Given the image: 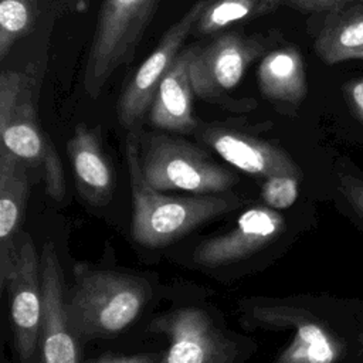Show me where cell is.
I'll use <instances>...</instances> for the list:
<instances>
[{"instance_id": "7402d4cb", "label": "cell", "mask_w": 363, "mask_h": 363, "mask_svg": "<svg viewBox=\"0 0 363 363\" xmlns=\"http://www.w3.org/2000/svg\"><path fill=\"white\" fill-rule=\"evenodd\" d=\"M339 191L346 204L350 207L356 220L363 227V179L342 174L339 177Z\"/></svg>"}, {"instance_id": "83f0119b", "label": "cell", "mask_w": 363, "mask_h": 363, "mask_svg": "<svg viewBox=\"0 0 363 363\" xmlns=\"http://www.w3.org/2000/svg\"><path fill=\"white\" fill-rule=\"evenodd\" d=\"M210 1H213V0H210Z\"/></svg>"}, {"instance_id": "4fadbf2b", "label": "cell", "mask_w": 363, "mask_h": 363, "mask_svg": "<svg viewBox=\"0 0 363 363\" xmlns=\"http://www.w3.org/2000/svg\"><path fill=\"white\" fill-rule=\"evenodd\" d=\"M201 138L225 162L248 174L264 179L271 176L301 177V170L291 156L267 140L220 126L206 128Z\"/></svg>"}, {"instance_id": "ffe728a7", "label": "cell", "mask_w": 363, "mask_h": 363, "mask_svg": "<svg viewBox=\"0 0 363 363\" xmlns=\"http://www.w3.org/2000/svg\"><path fill=\"white\" fill-rule=\"evenodd\" d=\"M265 0H213L207 1L196 28L201 34H213L227 26L267 10Z\"/></svg>"}, {"instance_id": "d6986e66", "label": "cell", "mask_w": 363, "mask_h": 363, "mask_svg": "<svg viewBox=\"0 0 363 363\" xmlns=\"http://www.w3.org/2000/svg\"><path fill=\"white\" fill-rule=\"evenodd\" d=\"M37 17V0H0V60L9 55L18 38L34 28Z\"/></svg>"}, {"instance_id": "603a6c76", "label": "cell", "mask_w": 363, "mask_h": 363, "mask_svg": "<svg viewBox=\"0 0 363 363\" xmlns=\"http://www.w3.org/2000/svg\"><path fill=\"white\" fill-rule=\"evenodd\" d=\"M294 6L311 11H337L352 0H289Z\"/></svg>"}, {"instance_id": "52a82bcc", "label": "cell", "mask_w": 363, "mask_h": 363, "mask_svg": "<svg viewBox=\"0 0 363 363\" xmlns=\"http://www.w3.org/2000/svg\"><path fill=\"white\" fill-rule=\"evenodd\" d=\"M16 247V264L4 289L9 291L10 322L20 362L34 363L43 318L40 255L27 233L17 238Z\"/></svg>"}, {"instance_id": "cb8c5ba5", "label": "cell", "mask_w": 363, "mask_h": 363, "mask_svg": "<svg viewBox=\"0 0 363 363\" xmlns=\"http://www.w3.org/2000/svg\"><path fill=\"white\" fill-rule=\"evenodd\" d=\"M345 94L356 116L363 122V79H354L346 84Z\"/></svg>"}, {"instance_id": "e0dca14e", "label": "cell", "mask_w": 363, "mask_h": 363, "mask_svg": "<svg viewBox=\"0 0 363 363\" xmlns=\"http://www.w3.org/2000/svg\"><path fill=\"white\" fill-rule=\"evenodd\" d=\"M257 79L259 91L272 101L298 104L306 95L303 61L295 47L268 52L258 65Z\"/></svg>"}, {"instance_id": "9a60e30c", "label": "cell", "mask_w": 363, "mask_h": 363, "mask_svg": "<svg viewBox=\"0 0 363 363\" xmlns=\"http://www.w3.org/2000/svg\"><path fill=\"white\" fill-rule=\"evenodd\" d=\"M77 189L92 206H105L115 191V170L101 145L99 135L85 123H78L67 142Z\"/></svg>"}, {"instance_id": "d4e9b609", "label": "cell", "mask_w": 363, "mask_h": 363, "mask_svg": "<svg viewBox=\"0 0 363 363\" xmlns=\"http://www.w3.org/2000/svg\"><path fill=\"white\" fill-rule=\"evenodd\" d=\"M162 357L160 353H139L130 356H109L92 363H157Z\"/></svg>"}, {"instance_id": "ba28073f", "label": "cell", "mask_w": 363, "mask_h": 363, "mask_svg": "<svg viewBox=\"0 0 363 363\" xmlns=\"http://www.w3.org/2000/svg\"><path fill=\"white\" fill-rule=\"evenodd\" d=\"M206 4V0L196 1L173 26H170L152 54L126 84L118 102V121L121 126L130 128L147 109H150L162 79L180 55V48L189 33L196 27Z\"/></svg>"}, {"instance_id": "8fae6325", "label": "cell", "mask_w": 363, "mask_h": 363, "mask_svg": "<svg viewBox=\"0 0 363 363\" xmlns=\"http://www.w3.org/2000/svg\"><path fill=\"white\" fill-rule=\"evenodd\" d=\"M43 318L38 342V363H79L77 336L74 335L64 292L62 268L51 241L40 254Z\"/></svg>"}, {"instance_id": "484cf974", "label": "cell", "mask_w": 363, "mask_h": 363, "mask_svg": "<svg viewBox=\"0 0 363 363\" xmlns=\"http://www.w3.org/2000/svg\"><path fill=\"white\" fill-rule=\"evenodd\" d=\"M89 1H91V0H68L69 7H71L74 11H77V13L85 11L86 7H88V4H89Z\"/></svg>"}, {"instance_id": "5b68a950", "label": "cell", "mask_w": 363, "mask_h": 363, "mask_svg": "<svg viewBox=\"0 0 363 363\" xmlns=\"http://www.w3.org/2000/svg\"><path fill=\"white\" fill-rule=\"evenodd\" d=\"M159 0H105L86 55L82 85L98 98L112 74L132 61Z\"/></svg>"}, {"instance_id": "7a4b0ae2", "label": "cell", "mask_w": 363, "mask_h": 363, "mask_svg": "<svg viewBox=\"0 0 363 363\" xmlns=\"http://www.w3.org/2000/svg\"><path fill=\"white\" fill-rule=\"evenodd\" d=\"M150 295L142 277L77 264L67 301L71 329L77 339L113 336L139 316Z\"/></svg>"}, {"instance_id": "277c9868", "label": "cell", "mask_w": 363, "mask_h": 363, "mask_svg": "<svg viewBox=\"0 0 363 363\" xmlns=\"http://www.w3.org/2000/svg\"><path fill=\"white\" fill-rule=\"evenodd\" d=\"M254 316L271 328L295 329L277 363H345L350 353L363 359V319L337 326L296 305L257 308Z\"/></svg>"}, {"instance_id": "44dd1931", "label": "cell", "mask_w": 363, "mask_h": 363, "mask_svg": "<svg viewBox=\"0 0 363 363\" xmlns=\"http://www.w3.org/2000/svg\"><path fill=\"white\" fill-rule=\"evenodd\" d=\"M298 180L294 176H271L264 179L261 197L269 208L284 210L291 207L298 199Z\"/></svg>"}, {"instance_id": "4316f807", "label": "cell", "mask_w": 363, "mask_h": 363, "mask_svg": "<svg viewBox=\"0 0 363 363\" xmlns=\"http://www.w3.org/2000/svg\"><path fill=\"white\" fill-rule=\"evenodd\" d=\"M265 1H268V0H265Z\"/></svg>"}, {"instance_id": "ac0fdd59", "label": "cell", "mask_w": 363, "mask_h": 363, "mask_svg": "<svg viewBox=\"0 0 363 363\" xmlns=\"http://www.w3.org/2000/svg\"><path fill=\"white\" fill-rule=\"evenodd\" d=\"M315 51L326 64L363 58V4L332 11L315 40Z\"/></svg>"}, {"instance_id": "5bb4252c", "label": "cell", "mask_w": 363, "mask_h": 363, "mask_svg": "<svg viewBox=\"0 0 363 363\" xmlns=\"http://www.w3.org/2000/svg\"><path fill=\"white\" fill-rule=\"evenodd\" d=\"M28 166L0 149V286L14 268L17 233L24 220L28 199Z\"/></svg>"}, {"instance_id": "3957f363", "label": "cell", "mask_w": 363, "mask_h": 363, "mask_svg": "<svg viewBox=\"0 0 363 363\" xmlns=\"http://www.w3.org/2000/svg\"><path fill=\"white\" fill-rule=\"evenodd\" d=\"M0 149L27 166L41 169L45 187L54 200L65 196V180L60 156L35 116V108L26 89L24 77L16 71L0 75Z\"/></svg>"}, {"instance_id": "6da1fadb", "label": "cell", "mask_w": 363, "mask_h": 363, "mask_svg": "<svg viewBox=\"0 0 363 363\" xmlns=\"http://www.w3.org/2000/svg\"><path fill=\"white\" fill-rule=\"evenodd\" d=\"M126 162L133 203L132 235L145 247H162L176 241L200 224L241 206L237 196H166L153 189L140 169L139 143L126 139Z\"/></svg>"}, {"instance_id": "30bf717a", "label": "cell", "mask_w": 363, "mask_h": 363, "mask_svg": "<svg viewBox=\"0 0 363 363\" xmlns=\"http://www.w3.org/2000/svg\"><path fill=\"white\" fill-rule=\"evenodd\" d=\"M262 44L252 37L230 33L203 48H194L190 77L194 94L216 102L235 88L248 65L262 54Z\"/></svg>"}, {"instance_id": "8992f818", "label": "cell", "mask_w": 363, "mask_h": 363, "mask_svg": "<svg viewBox=\"0 0 363 363\" xmlns=\"http://www.w3.org/2000/svg\"><path fill=\"white\" fill-rule=\"evenodd\" d=\"M139 159L146 182L159 191L216 194L237 183V177L230 170L218 166L203 150L166 135L146 138Z\"/></svg>"}, {"instance_id": "2e32d148", "label": "cell", "mask_w": 363, "mask_h": 363, "mask_svg": "<svg viewBox=\"0 0 363 363\" xmlns=\"http://www.w3.org/2000/svg\"><path fill=\"white\" fill-rule=\"evenodd\" d=\"M194 48L180 52L162 79L149 109L150 122L163 130L190 132L197 128L193 112V84L190 62Z\"/></svg>"}, {"instance_id": "7c38bea8", "label": "cell", "mask_w": 363, "mask_h": 363, "mask_svg": "<svg viewBox=\"0 0 363 363\" xmlns=\"http://www.w3.org/2000/svg\"><path fill=\"white\" fill-rule=\"evenodd\" d=\"M285 228V218L274 208L252 207L244 211L233 230L201 241L193 259L206 267L241 261L274 241Z\"/></svg>"}, {"instance_id": "9c48e42d", "label": "cell", "mask_w": 363, "mask_h": 363, "mask_svg": "<svg viewBox=\"0 0 363 363\" xmlns=\"http://www.w3.org/2000/svg\"><path fill=\"white\" fill-rule=\"evenodd\" d=\"M153 330L163 332L169 347L160 363H231L235 346L197 308H183L152 322Z\"/></svg>"}]
</instances>
